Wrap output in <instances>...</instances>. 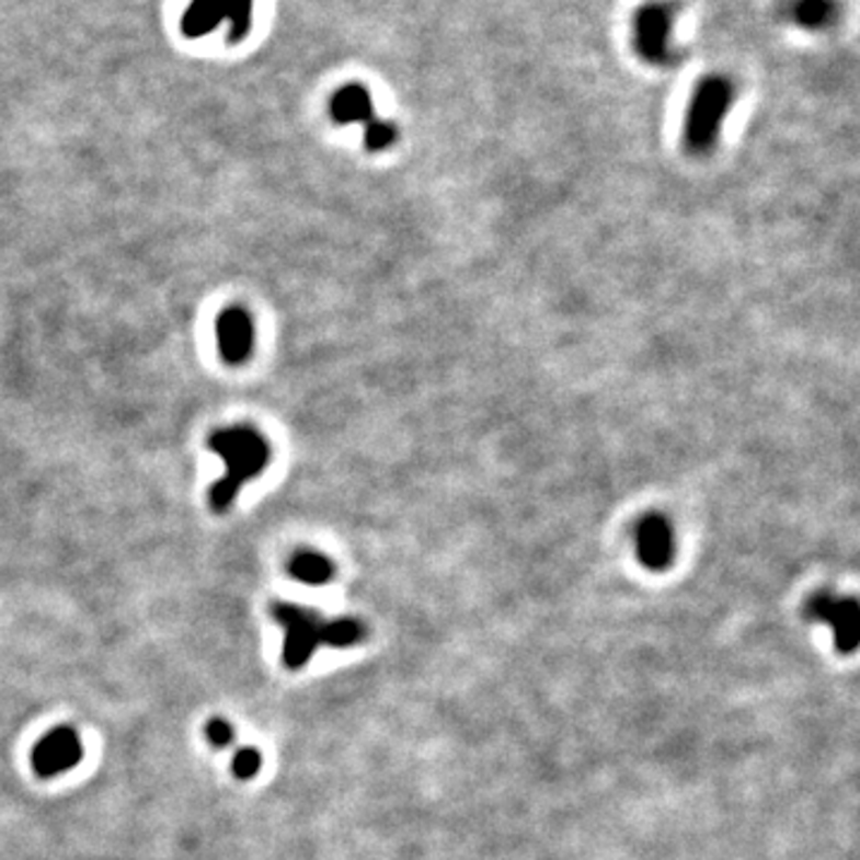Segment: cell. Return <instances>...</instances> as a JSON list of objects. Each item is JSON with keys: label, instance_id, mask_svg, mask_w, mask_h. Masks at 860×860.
<instances>
[{"label": "cell", "instance_id": "1", "mask_svg": "<svg viewBox=\"0 0 860 860\" xmlns=\"http://www.w3.org/2000/svg\"><path fill=\"white\" fill-rule=\"evenodd\" d=\"M208 447L225 461L222 479L208 491L210 509L220 514L228 512L234 505L237 493L268 467L271 447L259 431L246 426L214 433L208 438Z\"/></svg>", "mask_w": 860, "mask_h": 860}, {"label": "cell", "instance_id": "2", "mask_svg": "<svg viewBox=\"0 0 860 860\" xmlns=\"http://www.w3.org/2000/svg\"><path fill=\"white\" fill-rule=\"evenodd\" d=\"M734 103V84L726 77L710 74L693 91L684 121V147L693 156H708L720 139V129Z\"/></svg>", "mask_w": 860, "mask_h": 860}, {"label": "cell", "instance_id": "3", "mask_svg": "<svg viewBox=\"0 0 860 860\" xmlns=\"http://www.w3.org/2000/svg\"><path fill=\"white\" fill-rule=\"evenodd\" d=\"M228 26V42L240 44L254 26V0H192L182 12V34L202 38Z\"/></svg>", "mask_w": 860, "mask_h": 860}, {"label": "cell", "instance_id": "4", "mask_svg": "<svg viewBox=\"0 0 860 860\" xmlns=\"http://www.w3.org/2000/svg\"><path fill=\"white\" fill-rule=\"evenodd\" d=\"M273 619L283 627V663L287 669H301L313 657L316 647L323 645L325 619L316 610H303L297 605H273Z\"/></svg>", "mask_w": 860, "mask_h": 860}, {"label": "cell", "instance_id": "5", "mask_svg": "<svg viewBox=\"0 0 860 860\" xmlns=\"http://www.w3.org/2000/svg\"><path fill=\"white\" fill-rule=\"evenodd\" d=\"M805 619L825 621L835 629V645L844 655H851L860 643V607L853 598H837L832 593H817L805 603Z\"/></svg>", "mask_w": 860, "mask_h": 860}, {"label": "cell", "instance_id": "6", "mask_svg": "<svg viewBox=\"0 0 860 860\" xmlns=\"http://www.w3.org/2000/svg\"><path fill=\"white\" fill-rule=\"evenodd\" d=\"M84 756L82 738L72 726H56L32 750V767L42 779L60 777L70 772Z\"/></svg>", "mask_w": 860, "mask_h": 860}, {"label": "cell", "instance_id": "7", "mask_svg": "<svg viewBox=\"0 0 860 860\" xmlns=\"http://www.w3.org/2000/svg\"><path fill=\"white\" fill-rule=\"evenodd\" d=\"M677 538L665 514L647 512L637 524V558L647 572H665L674 564Z\"/></svg>", "mask_w": 860, "mask_h": 860}, {"label": "cell", "instance_id": "8", "mask_svg": "<svg viewBox=\"0 0 860 860\" xmlns=\"http://www.w3.org/2000/svg\"><path fill=\"white\" fill-rule=\"evenodd\" d=\"M637 50L643 60L653 65H669L674 60L672 50V10L663 3H651L639 10L637 26Z\"/></svg>", "mask_w": 860, "mask_h": 860}, {"label": "cell", "instance_id": "9", "mask_svg": "<svg viewBox=\"0 0 860 860\" xmlns=\"http://www.w3.org/2000/svg\"><path fill=\"white\" fill-rule=\"evenodd\" d=\"M218 349L230 366L244 364L251 352H254V321H251V316L244 309L232 307L220 313Z\"/></svg>", "mask_w": 860, "mask_h": 860}, {"label": "cell", "instance_id": "10", "mask_svg": "<svg viewBox=\"0 0 860 860\" xmlns=\"http://www.w3.org/2000/svg\"><path fill=\"white\" fill-rule=\"evenodd\" d=\"M330 115L337 125H368L374 121V99L368 89L362 84H347L337 89V94L330 101Z\"/></svg>", "mask_w": 860, "mask_h": 860}, {"label": "cell", "instance_id": "11", "mask_svg": "<svg viewBox=\"0 0 860 860\" xmlns=\"http://www.w3.org/2000/svg\"><path fill=\"white\" fill-rule=\"evenodd\" d=\"M289 576L307 586H325L335 576V564L321 552L299 550L295 558L289 560Z\"/></svg>", "mask_w": 860, "mask_h": 860}, {"label": "cell", "instance_id": "12", "mask_svg": "<svg viewBox=\"0 0 860 860\" xmlns=\"http://www.w3.org/2000/svg\"><path fill=\"white\" fill-rule=\"evenodd\" d=\"M837 12L835 0H796L793 3V20L803 30H825L837 20Z\"/></svg>", "mask_w": 860, "mask_h": 860}, {"label": "cell", "instance_id": "13", "mask_svg": "<svg viewBox=\"0 0 860 860\" xmlns=\"http://www.w3.org/2000/svg\"><path fill=\"white\" fill-rule=\"evenodd\" d=\"M364 627L356 619H333L325 621L323 645L330 647H352L364 641Z\"/></svg>", "mask_w": 860, "mask_h": 860}, {"label": "cell", "instance_id": "14", "mask_svg": "<svg viewBox=\"0 0 860 860\" xmlns=\"http://www.w3.org/2000/svg\"><path fill=\"white\" fill-rule=\"evenodd\" d=\"M394 141H397V129L388 121H378V117H374V121L364 127V147L370 153L386 151Z\"/></svg>", "mask_w": 860, "mask_h": 860}, {"label": "cell", "instance_id": "15", "mask_svg": "<svg viewBox=\"0 0 860 860\" xmlns=\"http://www.w3.org/2000/svg\"><path fill=\"white\" fill-rule=\"evenodd\" d=\"M261 770V753L254 748L237 750L232 760V772L237 779H254Z\"/></svg>", "mask_w": 860, "mask_h": 860}, {"label": "cell", "instance_id": "16", "mask_svg": "<svg viewBox=\"0 0 860 860\" xmlns=\"http://www.w3.org/2000/svg\"><path fill=\"white\" fill-rule=\"evenodd\" d=\"M206 738L214 748H228L234 738L232 724H228L225 720H208L206 722Z\"/></svg>", "mask_w": 860, "mask_h": 860}]
</instances>
